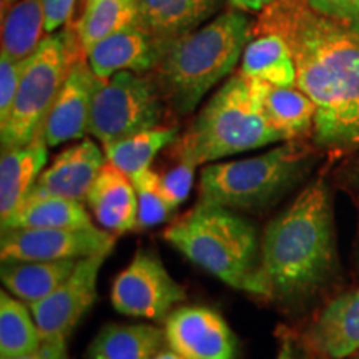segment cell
Returning <instances> with one entry per match:
<instances>
[{"label":"cell","mask_w":359,"mask_h":359,"mask_svg":"<svg viewBox=\"0 0 359 359\" xmlns=\"http://www.w3.org/2000/svg\"><path fill=\"white\" fill-rule=\"evenodd\" d=\"M275 34L288 43L296 87L316 105L314 140L330 148L359 145V37L308 0H273L259 12L253 35Z\"/></svg>","instance_id":"obj_1"},{"label":"cell","mask_w":359,"mask_h":359,"mask_svg":"<svg viewBox=\"0 0 359 359\" xmlns=\"http://www.w3.org/2000/svg\"><path fill=\"white\" fill-rule=\"evenodd\" d=\"M338 266L333 210L325 180H316L269 222L259 269L268 298L299 302L321 290Z\"/></svg>","instance_id":"obj_2"},{"label":"cell","mask_w":359,"mask_h":359,"mask_svg":"<svg viewBox=\"0 0 359 359\" xmlns=\"http://www.w3.org/2000/svg\"><path fill=\"white\" fill-rule=\"evenodd\" d=\"M253 24L246 12L235 8L165 48L155 82L175 114H191L206 93L231 74L253 37Z\"/></svg>","instance_id":"obj_3"},{"label":"cell","mask_w":359,"mask_h":359,"mask_svg":"<svg viewBox=\"0 0 359 359\" xmlns=\"http://www.w3.org/2000/svg\"><path fill=\"white\" fill-rule=\"evenodd\" d=\"M268 85L241 72L231 75L172 143V155L198 167L285 140L264 111Z\"/></svg>","instance_id":"obj_4"},{"label":"cell","mask_w":359,"mask_h":359,"mask_svg":"<svg viewBox=\"0 0 359 359\" xmlns=\"http://www.w3.org/2000/svg\"><path fill=\"white\" fill-rule=\"evenodd\" d=\"M163 236L193 264L235 290L269 296L259 269L257 228L235 210L198 201Z\"/></svg>","instance_id":"obj_5"},{"label":"cell","mask_w":359,"mask_h":359,"mask_svg":"<svg viewBox=\"0 0 359 359\" xmlns=\"http://www.w3.org/2000/svg\"><path fill=\"white\" fill-rule=\"evenodd\" d=\"M311 168L306 147H278L253 158L206 165L200 201L231 210H259L285 196Z\"/></svg>","instance_id":"obj_6"},{"label":"cell","mask_w":359,"mask_h":359,"mask_svg":"<svg viewBox=\"0 0 359 359\" xmlns=\"http://www.w3.org/2000/svg\"><path fill=\"white\" fill-rule=\"evenodd\" d=\"M82 55L85 53L75 29L65 27L47 35L27 58L12 109L0 122L2 150L25 147L39 138L53 100Z\"/></svg>","instance_id":"obj_7"},{"label":"cell","mask_w":359,"mask_h":359,"mask_svg":"<svg viewBox=\"0 0 359 359\" xmlns=\"http://www.w3.org/2000/svg\"><path fill=\"white\" fill-rule=\"evenodd\" d=\"M165 100L155 79L137 72H116L98 79L90 109L88 133L102 145L160 127Z\"/></svg>","instance_id":"obj_8"},{"label":"cell","mask_w":359,"mask_h":359,"mask_svg":"<svg viewBox=\"0 0 359 359\" xmlns=\"http://www.w3.org/2000/svg\"><path fill=\"white\" fill-rule=\"evenodd\" d=\"M187 298L185 288L150 251H138L111 285V306L120 314L163 320L175 304Z\"/></svg>","instance_id":"obj_9"},{"label":"cell","mask_w":359,"mask_h":359,"mask_svg":"<svg viewBox=\"0 0 359 359\" xmlns=\"http://www.w3.org/2000/svg\"><path fill=\"white\" fill-rule=\"evenodd\" d=\"M114 233L88 228H15L2 231V262H60L111 253Z\"/></svg>","instance_id":"obj_10"},{"label":"cell","mask_w":359,"mask_h":359,"mask_svg":"<svg viewBox=\"0 0 359 359\" xmlns=\"http://www.w3.org/2000/svg\"><path fill=\"white\" fill-rule=\"evenodd\" d=\"M110 253L82 258L74 273L40 302L29 304L42 341H65L97 299V281Z\"/></svg>","instance_id":"obj_11"},{"label":"cell","mask_w":359,"mask_h":359,"mask_svg":"<svg viewBox=\"0 0 359 359\" xmlns=\"http://www.w3.org/2000/svg\"><path fill=\"white\" fill-rule=\"evenodd\" d=\"M165 338L185 359H235L236 338L223 316L205 306H185L165 318Z\"/></svg>","instance_id":"obj_12"},{"label":"cell","mask_w":359,"mask_h":359,"mask_svg":"<svg viewBox=\"0 0 359 359\" xmlns=\"http://www.w3.org/2000/svg\"><path fill=\"white\" fill-rule=\"evenodd\" d=\"M98 77L90 69L87 57L82 55L72 67L60 92L45 116L39 137L47 147H57L79 140L88 133L90 109Z\"/></svg>","instance_id":"obj_13"},{"label":"cell","mask_w":359,"mask_h":359,"mask_svg":"<svg viewBox=\"0 0 359 359\" xmlns=\"http://www.w3.org/2000/svg\"><path fill=\"white\" fill-rule=\"evenodd\" d=\"M316 359H346L359 353V288L331 299L304 331Z\"/></svg>","instance_id":"obj_14"},{"label":"cell","mask_w":359,"mask_h":359,"mask_svg":"<svg viewBox=\"0 0 359 359\" xmlns=\"http://www.w3.org/2000/svg\"><path fill=\"white\" fill-rule=\"evenodd\" d=\"M105 161V154L97 143L85 138L55 156L50 167L40 173L29 198L60 196L83 203Z\"/></svg>","instance_id":"obj_15"},{"label":"cell","mask_w":359,"mask_h":359,"mask_svg":"<svg viewBox=\"0 0 359 359\" xmlns=\"http://www.w3.org/2000/svg\"><path fill=\"white\" fill-rule=\"evenodd\" d=\"M163 53L165 48L151 35L133 24L102 39L85 57L98 79H109L123 70L137 74L155 70Z\"/></svg>","instance_id":"obj_16"},{"label":"cell","mask_w":359,"mask_h":359,"mask_svg":"<svg viewBox=\"0 0 359 359\" xmlns=\"http://www.w3.org/2000/svg\"><path fill=\"white\" fill-rule=\"evenodd\" d=\"M223 6V0H137L138 20L161 47L200 29Z\"/></svg>","instance_id":"obj_17"},{"label":"cell","mask_w":359,"mask_h":359,"mask_svg":"<svg viewBox=\"0 0 359 359\" xmlns=\"http://www.w3.org/2000/svg\"><path fill=\"white\" fill-rule=\"evenodd\" d=\"M85 201L103 230L123 235L138 228V198L133 182L109 161L98 172Z\"/></svg>","instance_id":"obj_18"},{"label":"cell","mask_w":359,"mask_h":359,"mask_svg":"<svg viewBox=\"0 0 359 359\" xmlns=\"http://www.w3.org/2000/svg\"><path fill=\"white\" fill-rule=\"evenodd\" d=\"M47 145L35 138L25 147L2 150L0 156V223L7 222L29 198L48 160Z\"/></svg>","instance_id":"obj_19"},{"label":"cell","mask_w":359,"mask_h":359,"mask_svg":"<svg viewBox=\"0 0 359 359\" xmlns=\"http://www.w3.org/2000/svg\"><path fill=\"white\" fill-rule=\"evenodd\" d=\"M79 262H2L0 276L8 293L25 304H34L53 293L74 273Z\"/></svg>","instance_id":"obj_20"},{"label":"cell","mask_w":359,"mask_h":359,"mask_svg":"<svg viewBox=\"0 0 359 359\" xmlns=\"http://www.w3.org/2000/svg\"><path fill=\"white\" fill-rule=\"evenodd\" d=\"M165 330L151 325H107L87 349V359H154L163 348Z\"/></svg>","instance_id":"obj_21"},{"label":"cell","mask_w":359,"mask_h":359,"mask_svg":"<svg viewBox=\"0 0 359 359\" xmlns=\"http://www.w3.org/2000/svg\"><path fill=\"white\" fill-rule=\"evenodd\" d=\"M241 74L275 87L296 85V65L288 43L280 35H253L241 55Z\"/></svg>","instance_id":"obj_22"},{"label":"cell","mask_w":359,"mask_h":359,"mask_svg":"<svg viewBox=\"0 0 359 359\" xmlns=\"http://www.w3.org/2000/svg\"><path fill=\"white\" fill-rule=\"evenodd\" d=\"M92 218L82 201L60 196L29 198L20 208L2 223V231L15 228H88Z\"/></svg>","instance_id":"obj_23"},{"label":"cell","mask_w":359,"mask_h":359,"mask_svg":"<svg viewBox=\"0 0 359 359\" xmlns=\"http://www.w3.org/2000/svg\"><path fill=\"white\" fill-rule=\"evenodd\" d=\"M178 137L177 127H155L130 135L120 140L105 143L103 154L110 165L127 175L130 180L150 168V163L165 147Z\"/></svg>","instance_id":"obj_24"},{"label":"cell","mask_w":359,"mask_h":359,"mask_svg":"<svg viewBox=\"0 0 359 359\" xmlns=\"http://www.w3.org/2000/svg\"><path fill=\"white\" fill-rule=\"evenodd\" d=\"M2 12V52L25 60L45 39L43 0H17Z\"/></svg>","instance_id":"obj_25"},{"label":"cell","mask_w":359,"mask_h":359,"mask_svg":"<svg viewBox=\"0 0 359 359\" xmlns=\"http://www.w3.org/2000/svg\"><path fill=\"white\" fill-rule=\"evenodd\" d=\"M137 0H83L74 29L85 55L90 48L110 34L137 24Z\"/></svg>","instance_id":"obj_26"},{"label":"cell","mask_w":359,"mask_h":359,"mask_svg":"<svg viewBox=\"0 0 359 359\" xmlns=\"http://www.w3.org/2000/svg\"><path fill=\"white\" fill-rule=\"evenodd\" d=\"M264 111L283 138L293 140L313 128L316 105L296 85L291 87L268 85L264 95Z\"/></svg>","instance_id":"obj_27"},{"label":"cell","mask_w":359,"mask_h":359,"mask_svg":"<svg viewBox=\"0 0 359 359\" xmlns=\"http://www.w3.org/2000/svg\"><path fill=\"white\" fill-rule=\"evenodd\" d=\"M42 344L39 327L29 304L0 293V358H15L32 353Z\"/></svg>","instance_id":"obj_28"},{"label":"cell","mask_w":359,"mask_h":359,"mask_svg":"<svg viewBox=\"0 0 359 359\" xmlns=\"http://www.w3.org/2000/svg\"><path fill=\"white\" fill-rule=\"evenodd\" d=\"M132 182L138 198V228L145 230L172 218L177 208H173L161 191L160 173L148 168L135 177Z\"/></svg>","instance_id":"obj_29"},{"label":"cell","mask_w":359,"mask_h":359,"mask_svg":"<svg viewBox=\"0 0 359 359\" xmlns=\"http://www.w3.org/2000/svg\"><path fill=\"white\" fill-rule=\"evenodd\" d=\"M195 168L196 165L190 163V161H178L177 167L160 175L161 191L173 208H178L190 195L193 180H195Z\"/></svg>","instance_id":"obj_30"},{"label":"cell","mask_w":359,"mask_h":359,"mask_svg":"<svg viewBox=\"0 0 359 359\" xmlns=\"http://www.w3.org/2000/svg\"><path fill=\"white\" fill-rule=\"evenodd\" d=\"M25 64L27 58L15 60L4 52L0 55V122L7 118L8 111L12 109Z\"/></svg>","instance_id":"obj_31"},{"label":"cell","mask_w":359,"mask_h":359,"mask_svg":"<svg viewBox=\"0 0 359 359\" xmlns=\"http://www.w3.org/2000/svg\"><path fill=\"white\" fill-rule=\"evenodd\" d=\"M77 6V0H43L45 32L53 34L67 25Z\"/></svg>","instance_id":"obj_32"},{"label":"cell","mask_w":359,"mask_h":359,"mask_svg":"<svg viewBox=\"0 0 359 359\" xmlns=\"http://www.w3.org/2000/svg\"><path fill=\"white\" fill-rule=\"evenodd\" d=\"M309 6L327 17L354 22L359 19V0H308Z\"/></svg>","instance_id":"obj_33"},{"label":"cell","mask_w":359,"mask_h":359,"mask_svg":"<svg viewBox=\"0 0 359 359\" xmlns=\"http://www.w3.org/2000/svg\"><path fill=\"white\" fill-rule=\"evenodd\" d=\"M6 359H69V354H67L65 341H42L35 351Z\"/></svg>","instance_id":"obj_34"},{"label":"cell","mask_w":359,"mask_h":359,"mask_svg":"<svg viewBox=\"0 0 359 359\" xmlns=\"http://www.w3.org/2000/svg\"><path fill=\"white\" fill-rule=\"evenodd\" d=\"M276 359H306V358H304L303 354L298 351L293 336L286 333L285 336H281L280 351H278Z\"/></svg>","instance_id":"obj_35"},{"label":"cell","mask_w":359,"mask_h":359,"mask_svg":"<svg viewBox=\"0 0 359 359\" xmlns=\"http://www.w3.org/2000/svg\"><path fill=\"white\" fill-rule=\"evenodd\" d=\"M230 6L243 12H262L273 0H228Z\"/></svg>","instance_id":"obj_36"},{"label":"cell","mask_w":359,"mask_h":359,"mask_svg":"<svg viewBox=\"0 0 359 359\" xmlns=\"http://www.w3.org/2000/svg\"><path fill=\"white\" fill-rule=\"evenodd\" d=\"M154 359H185V358H182L177 351H173V349L170 348V349H161V351L155 354Z\"/></svg>","instance_id":"obj_37"},{"label":"cell","mask_w":359,"mask_h":359,"mask_svg":"<svg viewBox=\"0 0 359 359\" xmlns=\"http://www.w3.org/2000/svg\"><path fill=\"white\" fill-rule=\"evenodd\" d=\"M349 25H351V29L356 32V35L359 37V19H356L354 22H349Z\"/></svg>","instance_id":"obj_38"},{"label":"cell","mask_w":359,"mask_h":359,"mask_svg":"<svg viewBox=\"0 0 359 359\" xmlns=\"http://www.w3.org/2000/svg\"><path fill=\"white\" fill-rule=\"evenodd\" d=\"M15 2H17V0H2V8L12 6V4H15Z\"/></svg>","instance_id":"obj_39"},{"label":"cell","mask_w":359,"mask_h":359,"mask_svg":"<svg viewBox=\"0 0 359 359\" xmlns=\"http://www.w3.org/2000/svg\"><path fill=\"white\" fill-rule=\"evenodd\" d=\"M346 359H359V353L354 354V356H351V358H346Z\"/></svg>","instance_id":"obj_40"}]
</instances>
